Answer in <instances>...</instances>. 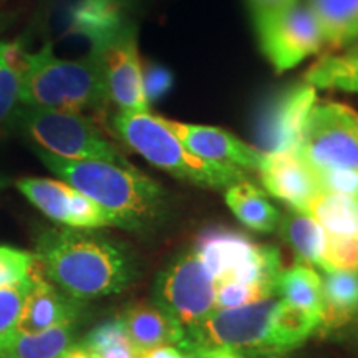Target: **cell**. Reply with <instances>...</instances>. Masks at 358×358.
<instances>
[{
	"label": "cell",
	"instance_id": "obj_2",
	"mask_svg": "<svg viewBox=\"0 0 358 358\" xmlns=\"http://www.w3.org/2000/svg\"><path fill=\"white\" fill-rule=\"evenodd\" d=\"M34 254L45 279L77 301L120 294L134 280L128 250L90 229H45Z\"/></svg>",
	"mask_w": 358,
	"mask_h": 358
},
{
	"label": "cell",
	"instance_id": "obj_18",
	"mask_svg": "<svg viewBox=\"0 0 358 358\" xmlns=\"http://www.w3.org/2000/svg\"><path fill=\"white\" fill-rule=\"evenodd\" d=\"M118 319L138 350L161 345L178 348L185 338V330L156 303H136L127 308Z\"/></svg>",
	"mask_w": 358,
	"mask_h": 358
},
{
	"label": "cell",
	"instance_id": "obj_23",
	"mask_svg": "<svg viewBox=\"0 0 358 358\" xmlns=\"http://www.w3.org/2000/svg\"><path fill=\"white\" fill-rule=\"evenodd\" d=\"M277 229L280 231L282 239L297 252L299 262L324 267L327 232L312 214L290 209L282 216Z\"/></svg>",
	"mask_w": 358,
	"mask_h": 358
},
{
	"label": "cell",
	"instance_id": "obj_29",
	"mask_svg": "<svg viewBox=\"0 0 358 358\" xmlns=\"http://www.w3.org/2000/svg\"><path fill=\"white\" fill-rule=\"evenodd\" d=\"M38 272L40 266L37 262L32 274L20 284L12 285V287H0V350L17 335V324H19L22 306H24L27 294L32 289L35 275Z\"/></svg>",
	"mask_w": 358,
	"mask_h": 358
},
{
	"label": "cell",
	"instance_id": "obj_31",
	"mask_svg": "<svg viewBox=\"0 0 358 358\" xmlns=\"http://www.w3.org/2000/svg\"><path fill=\"white\" fill-rule=\"evenodd\" d=\"M35 254L12 245H0V287H12L32 274Z\"/></svg>",
	"mask_w": 358,
	"mask_h": 358
},
{
	"label": "cell",
	"instance_id": "obj_32",
	"mask_svg": "<svg viewBox=\"0 0 358 358\" xmlns=\"http://www.w3.org/2000/svg\"><path fill=\"white\" fill-rule=\"evenodd\" d=\"M324 271L358 272V241L327 236Z\"/></svg>",
	"mask_w": 358,
	"mask_h": 358
},
{
	"label": "cell",
	"instance_id": "obj_20",
	"mask_svg": "<svg viewBox=\"0 0 358 358\" xmlns=\"http://www.w3.org/2000/svg\"><path fill=\"white\" fill-rule=\"evenodd\" d=\"M226 204L244 226L257 232H274L279 227L280 213L261 187L249 179L236 182L226 189Z\"/></svg>",
	"mask_w": 358,
	"mask_h": 358
},
{
	"label": "cell",
	"instance_id": "obj_14",
	"mask_svg": "<svg viewBox=\"0 0 358 358\" xmlns=\"http://www.w3.org/2000/svg\"><path fill=\"white\" fill-rule=\"evenodd\" d=\"M259 176L264 189L302 213H308L312 201L322 192L315 173L297 151L266 155Z\"/></svg>",
	"mask_w": 358,
	"mask_h": 358
},
{
	"label": "cell",
	"instance_id": "obj_19",
	"mask_svg": "<svg viewBox=\"0 0 358 358\" xmlns=\"http://www.w3.org/2000/svg\"><path fill=\"white\" fill-rule=\"evenodd\" d=\"M319 22L324 45L340 50L358 40V0H307Z\"/></svg>",
	"mask_w": 358,
	"mask_h": 358
},
{
	"label": "cell",
	"instance_id": "obj_24",
	"mask_svg": "<svg viewBox=\"0 0 358 358\" xmlns=\"http://www.w3.org/2000/svg\"><path fill=\"white\" fill-rule=\"evenodd\" d=\"M77 322H65L43 332H17L0 350V358H60L75 343Z\"/></svg>",
	"mask_w": 358,
	"mask_h": 358
},
{
	"label": "cell",
	"instance_id": "obj_33",
	"mask_svg": "<svg viewBox=\"0 0 358 358\" xmlns=\"http://www.w3.org/2000/svg\"><path fill=\"white\" fill-rule=\"evenodd\" d=\"M322 192L353 196L358 199V173L352 169H313Z\"/></svg>",
	"mask_w": 358,
	"mask_h": 358
},
{
	"label": "cell",
	"instance_id": "obj_15",
	"mask_svg": "<svg viewBox=\"0 0 358 358\" xmlns=\"http://www.w3.org/2000/svg\"><path fill=\"white\" fill-rule=\"evenodd\" d=\"M80 301L70 297L45 279L42 271L35 275L32 289L27 294L22 306L17 332L35 334L52 327L77 322L80 315Z\"/></svg>",
	"mask_w": 358,
	"mask_h": 358
},
{
	"label": "cell",
	"instance_id": "obj_12",
	"mask_svg": "<svg viewBox=\"0 0 358 358\" xmlns=\"http://www.w3.org/2000/svg\"><path fill=\"white\" fill-rule=\"evenodd\" d=\"M95 55L101 60L110 100L122 111H150L133 25Z\"/></svg>",
	"mask_w": 358,
	"mask_h": 358
},
{
	"label": "cell",
	"instance_id": "obj_6",
	"mask_svg": "<svg viewBox=\"0 0 358 358\" xmlns=\"http://www.w3.org/2000/svg\"><path fill=\"white\" fill-rule=\"evenodd\" d=\"M20 127L40 150L65 159H100L129 164L92 120L71 111L29 108L17 113Z\"/></svg>",
	"mask_w": 358,
	"mask_h": 358
},
{
	"label": "cell",
	"instance_id": "obj_3",
	"mask_svg": "<svg viewBox=\"0 0 358 358\" xmlns=\"http://www.w3.org/2000/svg\"><path fill=\"white\" fill-rule=\"evenodd\" d=\"M37 156L53 174L100 204L116 227L148 229L166 213V191L131 164L100 159H65L38 150Z\"/></svg>",
	"mask_w": 358,
	"mask_h": 358
},
{
	"label": "cell",
	"instance_id": "obj_16",
	"mask_svg": "<svg viewBox=\"0 0 358 358\" xmlns=\"http://www.w3.org/2000/svg\"><path fill=\"white\" fill-rule=\"evenodd\" d=\"M249 236L227 227H208L196 241L194 252L216 282L227 279L237 267L248 262L259 249Z\"/></svg>",
	"mask_w": 358,
	"mask_h": 358
},
{
	"label": "cell",
	"instance_id": "obj_10",
	"mask_svg": "<svg viewBox=\"0 0 358 358\" xmlns=\"http://www.w3.org/2000/svg\"><path fill=\"white\" fill-rule=\"evenodd\" d=\"M315 101V87L307 82L289 85L268 96L259 108L254 124L257 150L266 155L297 151Z\"/></svg>",
	"mask_w": 358,
	"mask_h": 358
},
{
	"label": "cell",
	"instance_id": "obj_36",
	"mask_svg": "<svg viewBox=\"0 0 358 358\" xmlns=\"http://www.w3.org/2000/svg\"><path fill=\"white\" fill-rule=\"evenodd\" d=\"M138 358H191L186 353H182L179 348L171 345H161L146 348V350H140V357Z\"/></svg>",
	"mask_w": 358,
	"mask_h": 358
},
{
	"label": "cell",
	"instance_id": "obj_4",
	"mask_svg": "<svg viewBox=\"0 0 358 358\" xmlns=\"http://www.w3.org/2000/svg\"><path fill=\"white\" fill-rule=\"evenodd\" d=\"M17 64L22 106L83 113L110 100L101 60L92 52L80 60H64L47 43L35 53L20 48Z\"/></svg>",
	"mask_w": 358,
	"mask_h": 358
},
{
	"label": "cell",
	"instance_id": "obj_9",
	"mask_svg": "<svg viewBox=\"0 0 358 358\" xmlns=\"http://www.w3.org/2000/svg\"><path fill=\"white\" fill-rule=\"evenodd\" d=\"M252 22L261 52L277 73L294 69L324 47L319 22L301 2Z\"/></svg>",
	"mask_w": 358,
	"mask_h": 358
},
{
	"label": "cell",
	"instance_id": "obj_11",
	"mask_svg": "<svg viewBox=\"0 0 358 358\" xmlns=\"http://www.w3.org/2000/svg\"><path fill=\"white\" fill-rule=\"evenodd\" d=\"M15 185L38 211L62 226L75 229L115 226V219L100 204L62 179L22 178Z\"/></svg>",
	"mask_w": 358,
	"mask_h": 358
},
{
	"label": "cell",
	"instance_id": "obj_8",
	"mask_svg": "<svg viewBox=\"0 0 358 358\" xmlns=\"http://www.w3.org/2000/svg\"><path fill=\"white\" fill-rule=\"evenodd\" d=\"M216 279L194 249L181 254L161 271L155 284V303L182 330L196 325L213 310Z\"/></svg>",
	"mask_w": 358,
	"mask_h": 358
},
{
	"label": "cell",
	"instance_id": "obj_35",
	"mask_svg": "<svg viewBox=\"0 0 358 358\" xmlns=\"http://www.w3.org/2000/svg\"><path fill=\"white\" fill-rule=\"evenodd\" d=\"M245 3H248L249 13L254 20L259 19V17L268 15V13L292 7L295 3H299V0H245Z\"/></svg>",
	"mask_w": 358,
	"mask_h": 358
},
{
	"label": "cell",
	"instance_id": "obj_5",
	"mask_svg": "<svg viewBox=\"0 0 358 358\" xmlns=\"http://www.w3.org/2000/svg\"><path fill=\"white\" fill-rule=\"evenodd\" d=\"M113 124L120 138L133 151L182 181L209 189H227L248 179L243 168L192 155L166 127L164 118L150 111H120Z\"/></svg>",
	"mask_w": 358,
	"mask_h": 358
},
{
	"label": "cell",
	"instance_id": "obj_25",
	"mask_svg": "<svg viewBox=\"0 0 358 358\" xmlns=\"http://www.w3.org/2000/svg\"><path fill=\"white\" fill-rule=\"evenodd\" d=\"M308 214L324 227L327 236L358 241V199L337 192H320Z\"/></svg>",
	"mask_w": 358,
	"mask_h": 358
},
{
	"label": "cell",
	"instance_id": "obj_38",
	"mask_svg": "<svg viewBox=\"0 0 358 358\" xmlns=\"http://www.w3.org/2000/svg\"><path fill=\"white\" fill-rule=\"evenodd\" d=\"M111 2H116V3H120V2H123V0H111Z\"/></svg>",
	"mask_w": 358,
	"mask_h": 358
},
{
	"label": "cell",
	"instance_id": "obj_21",
	"mask_svg": "<svg viewBox=\"0 0 358 358\" xmlns=\"http://www.w3.org/2000/svg\"><path fill=\"white\" fill-rule=\"evenodd\" d=\"M324 319L320 332H332L348 324L358 312V272L324 271Z\"/></svg>",
	"mask_w": 358,
	"mask_h": 358
},
{
	"label": "cell",
	"instance_id": "obj_34",
	"mask_svg": "<svg viewBox=\"0 0 358 358\" xmlns=\"http://www.w3.org/2000/svg\"><path fill=\"white\" fill-rule=\"evenodd\" d=\"M174 77L168 66L159 64H146L143 66V88L148 103L159 100L171 92Z\"/></svg>",
	"mask_w": 358,
	"mask_h": 358
},
{
	"label": "cell",
	"instance_id": "obj_30",
	"mask_svg": "<svg viewBox=\"0 0 358 358\" xmlns=\"http://www.w3.org/2000/svg\"><path fill=\"white\" fill-rule=\"evenodd\" d=\"M274 295H277L274 290L262 287V285L224 280L216 284V301H214V307H216V310L244 307L250 306V303L267 301V299H272Z\"/></svg>",
	"mask_w": 358,
	"mask_h": 358
},
{
	"label": "cell",
	"instance_id": "obj_1",
	"mask_svg": "<svg viewBox=\"0 0 358 358\" xmlns=\"http://www.w3.org/2000/svg\"><path fill=\"white\" fill-rule=\"evenodd\" d=\"M320 322L282 299L213 310L185 330L178 348L191 358H209L231 352L245 357L282 358L306 342Z\"/></svg>",
	"mask_w": 358,
	"mask_h": 358
},
{
	"label": "cell",
	"instance_id": "obj_17",
	"mask_svg": "<svg viewBox=\"0 0 358 358\" xmlns=\"http://www.w3.org/2000/svg\"><path fill=\"white\" fill-rule=\"evenodd\" d=\"M120 3L111 0H78L69 12L66 30L92 43V53H100L129 29Z\"/></svg>",
	"mask_w": 358,
	"mask_h": 358
},
{
	"label": "cell",
	"instance_id": "obj_37",
	"mask_svg": "<svg viewBox=\"0 0 358 358\" xmlns=\"http://www.w3.org/2000/svg\"><path fill=\"white\" fill-rule=\"evenodd\" d=\"M60 358H90V355L80 345H73L69 352H65Z\"/></svg>",
	"mask_w": 358,
	"mask_h": 358
},
{
	"label": "cell",
	"instance_id": "obj_7",
	"mask_svg": "<svg viewBox=\"0 0 358 358\" xmlns=\"http://www.w3.org/2000/svg\"><path fill=\"white\" fill-rule=\"evenodd\" d=\"M297 153L312 169L358 173V111L338 101H315Z\"/></svg>",
	"mask_w": 358,
	"mask_h": 358
},
{
	"label": "cell",
	"instance_id": "obj_22",
	"mask_svg": "<svg viewBox=\"0 0 358 358\" xmlns=\"http://www.w3.org/2000/svg\"><path fill=\"white\" fill-rule=\"evenodd\" d=\"M277 295L289 306L308 313L322 324L324 319V285L322 277L312 266L297 262L282 271L277 280Z\"/></svg>",
	"mask_w": 358,
	"mask_h": 358
},
{
	"label": "cell",
	"instance_id": "obj_13",
	"mask_svg": "<svg viewBox=\"0 0 358 358\" xmlns=\"http://www.w3.org/2000/svg\"><path fill=\"white\" fill-rule=\"evenodd\" d=\"M164 123L187 151L206 161L259 171L266 156V153L259 151L257 148L249 146L248 143L239 140L226 129L171 122L166 118H164Z\"/></svg>",
	"mask_w": 358,
	"mask_h": 358
},
{
	"label": "cell",
	"instance_id": "obj_26",
	"mask_svg": "<svg viewBox=\"0 0 358 358\" xmlns=\"http://www.w3.org/2000/svg\"><path fill=\"white\" fill-rule=\"evenodd\" d=\"M306 82L315 88L358 93V47L322 57L308 69Z\"/></svg>",
	"mask_w": 358,
	"mask_h": 358
},
{
	"label": "cell",
	"instance_id": "obj_27",
	"mask_svg": "<svg viewBox=\"0 0 358 358\" xmlns=\"http://www.w3.org/2000/svg\"><path fill=\"white\" fill-rule=\"evenodd\" d=\"M20 47L0 40V134L10 128L20 110Z\"/></svg>",
	"mask_w": 358,
	"mask_h": 358
},
{
	"label": "cell",
	"instance_id": "obj_28",
	"mask_svg": "<svg viewBox=\"0 0 358 358\" xmlns=\"http://www.w3.org/2000/svg\"><path fill=\"white\" fill-rule=\"evenodd\" d=\"M80 347L90 358H138L140 350L129 340L122 320L103 322L90 332Z\"/></svg>",
	"mask_w": 358,
	"mask_h": 358
}]
</instances>
